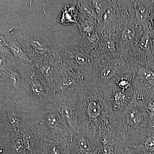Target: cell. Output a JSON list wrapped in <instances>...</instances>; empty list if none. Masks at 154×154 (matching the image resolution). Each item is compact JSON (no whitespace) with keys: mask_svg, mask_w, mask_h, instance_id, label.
<instances>
[{"mask_svg":"<svg viewBox=\"0 0 154 154\" xmlns=\"http://www.w3.org/2000/svg\"><path fill=\"white\" fill-rule=\"evenodd\" d=\"M112 91L110 81L102 88L85 82L76 92L80 129L100 145L101 141L120 137L110 102Z\"/></svg>","mask_w":154,"mask_h":154,"instance_id":"1","label":"cell"},{"mask_svg":"<svg viewBox=\"0 0 154 154\" xmlns=\"http://www.w3.org/2000/svg\"><path fill=\"white\" fill-rule=\"evenodd\" d=\"M114 114L120 138L125 146H136L150 131L149 116L143 102L137 99L135 92L131 102L125 110Z\"/></svg>","mask_w":154,"mask_h":154,"instance_id":"2","label":"cell"},{"mask_svg":"<svg viewBox=\"0 0 154 154\" xmlns=\"http://www.w3.org/2000/svg\"><path fill=\"white\" fill-rule=\"evenodd\" d=\"M54 94L55 91L34 64L24 66V82L17 100L20 106L36 115L54 101Z\"/></svg>","mask_w":154,"mask_h":154,"instance_id":"3","label":"cell"},{"mask_svg":"<svg viewBox=\"0 0 154 154\" xmlns=\"http://www.w3.org/2000/svg\"><path fill=\"white\" fill-rule=\"evenodd\" d=\"M41 124L26 129L0 128V149L6 154H43Z\"/></svg>","mask_w":154,"mask_h":154,"instance_id":"4","label":"cell"},{"mask_svg":"<svg viewBox=\"0 0 154 154\" xmlns=\"http://www.w3.org/2000/svg\"><path fill=\"white\" fill-rule=\"evenodd\" d=\"M0 61V97L17 101L24 82V66L2 44Z\"/></svg>","mask_w":154,"mask_h":154,"instance_id":"5","label":"cell"},{"mask_svg":"<svg viewBox=\"0 0 154 154\" xmlns=\"http://www.w3.org/2000/svg\"><path fill=\"white\" fill-rule=\"evenodd\" d=\"M39 124L38 116L25 110L17 101L0 97V128L22 130Z\"/></svg>","mask_w":154,"mask_h":154,"instance_id":"6","label":"cell"},{"mask_svg":"<svg viewBox=\"0 0 154 154\" xmlns=\"http://www.w3.org/2000/svg\"><path fill=\"white\" fill-rule=\"evenodd\" d=\"M36 115L41 122L43 140L53 141L66 139L71 141V131L59 113L54 101L42 108Z\"/></svg>","mask_w":154,"mask_h":154,"instance_id":"7","label":"cell"},{"mask_svg":"<svg viewBox=\"0 0 154 154\" xmlns=\"http://www.w3.org/2000/svg\"><path fill=\"white\" fill-rule=\"evenodd\" d=\"M54 103L58 111L66 122L72 134L80 130L76 92L55 91Z\"/></svg>","mask_w":154,"mask_h":154,"instance_id":"8","label":"cell"},{"mask_svg":"<svg viewBox=\"0 0 154 154\" xmlns=\"http://www.w3.org/2000/svg\"><path fill=\"white\" fill-rule=\"evenodd\" d=\"M129 56L139 65L154 70V33L150 28L143 30Z\"/></svg>","mask_w":154,"mask_h":154,"instance_id":"9","label":"cell"},{"mask_svg":"<svg viewBox=\"0 0 154 154\" xmlns=\"http://www.w3.org/2000/svg\"><path fill=\"white\" fill-rule=\"evenodd\" d=\"M134 87L137 99L142 102L154 98V70L138 65L135 70Z\"/></svg>","mask_w":154,"mask_h":154,"instance_id":"10","label":"cell"},{"mask_svg":"<svg viewBox=\"0 0 154 154\" xmlns=\"http://www.w3.org/2000/svg\"><path fill=\"white\" fill-rule=\"evenodd\" d=\"M71 154H101V146L80 130L72 134L70 145Z\"/></svg>","mask_w":154,"mask_h":154,"instance_id":"11","label":"cell"},{"mask_svg":"<svg viewBox=\"0 0 154 154\" xmlns=\"http://www.w3.org/2000/svg\"><path fill=\"white\" fill-rule=\"evenodd\" d=\"M144 29L131 17L127 21L119 35L122 47V54L129 55Z\"/></svg>","mask_w":154,"mask_h":154,"instance_id":"12","label":"cell"},{"mask_svg":"<svg viewBox=\"0 0 154 154\" xmlns=\"http://www.w3.org/2000/svg\"><path fill=\"white\" fill-rule=\"evenodd\" d=\"M154 9V1H132L133 19L144 29L149 27V19Z\"/></svg>","mask_w":154,"mask_h":154,"instance_id":"13","label":"cell"},{"mask_svg":"<svg viewBox=\"0 0 154 154\" xmlns=\"http://www.w3.org/2000/svg\"><path fill=\"white\" fill-rule=\"evenodd\" d=\"M112 91L110 102L113 113H122L132 100L134 93L122 91L116 86L114 80H111Z\"/></svg>","mask_w":154,"mask_h":154,"instance_id":"14","label":"cell"},{"mask_svg":"<svg viewBox=\"0 0 154 154\" xmlns=\"http://www.w3.org/2000/svg\"><path fill=\"white\" fill-rule=\"evenodd\" d=\"M71 141L66 139L53 141L43 140V154H71Z\"/></svg>","mask_w":154,"mask_h":154,"instance_id":"15","label":"cell"},{"mask_svg":"<svg viewBox=\"0 0 154 154\" xmlns=\"http://www.w3.org/2000/svg\"><path fill=\"white\" fill-rule=\"evenodd\" d=\"M92 4L97 15L98 23H102L105 13L114 6L115 1H93Z\"/></svg>","mask_w":154,"mask_h":154,"instance_id":"16","label":"cell"},{"mask_svg":"<svg viewBox=\"0 0 154 154\" xmlns=\"http://www.w3.org/2000/svg\"><path fill=\"white\" fill-rule=\"evenodd\" d=\"M134 147L144 154H154V131L151 130L143 140Z\"/></svg>","mask_w":154,"mask_h":154,"instance_id":"17","label":"cell"},{"mask_svg":"<svg viewBox=\"0 0 154 154\" xmlns=\"http://www.w3.org/2000/svg\"><path fill=\"white\" fill-rule=\"evenodd\" d=\"M143 103L144 107L146 112L150 118L154 116V98H151L146 100Z\"/></svg>","mask_w":154,"mask_h":154,"instance_id":"18","label":"cell"},{"mask_svg":"<svg viewBox=\"0 0 154 154\" xmlns=\"http://www.w3.org/2000/svg\"><path fill=\"white\" fill-rule=\"evenodd\" d=\"M120 154H144L134 147L127 146H124Z\"/></svg>","mask_w":154,"mask_h":154,"instance_id":"19","label":"cell"},{"mask_svg":"<svg viewBox=\"0 0 154 154\" xmlns=\"http://www.w3.org/2000/svg\"><path fill=\"white\" fill-rule=\"evenodd\" d=\"M149 21L150 24V28L154 33V9L152 12Z\"/></svg>","mask_w":154,"mask_h":154,"instance_id":"20","label":"cell"},{"mask_svg":"<svg viewBox=\"0 0 154 154\" xmlns=\"http://www.w3.org/2000/svg\"><path fill=\"white\" fill-rule=\"evenodd\" d=\"M149 125L151 130L154 131V116L150 118Z\"/></svg>","mask_w":154,"mask_h":154,"instance_id":"21","label":"cell"},{"mask_svg":"<svg viewBox=\"0 0 154 154\" xmlns=\"http://www.w3.org/2000/svg\"><path fill=\"white\" fill-rule=\"evenodd\" d=\"M56 72H57V70H56ZM54 84H55V80H54Z\"/></svg>","mask_w":154,"mask_h":154,"instance_id":"22","label":"cell"}]
</instances>
